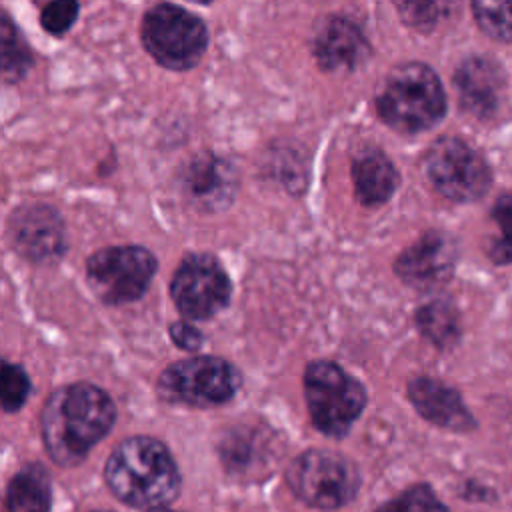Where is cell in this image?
<instances>
[{
  "instance_id": "5b68a950",
  "label": "cell",
  "mask_w": 512,
  "mask_h": 512,
  "mask_svg": "<svg viewBox=\"0 0 512 512\" xmlns=\"http://www.w3.org/2000/svg\"><path fill=\"white\" fill-rule=\"evenodd\" d=\"M140 38L146 52L170 70L196 66L208 46L206 24L176 4L152 6L142 18Z\"/></svg>"
},
{
  "instance_id": "52a82bcc",
  "label": "cell",
  "mask_w": 512,
  "mask_h": 512,
  "mask_svg": "<svg viewBox=\"0 0 512 512\" xmlns=\"http://www.w3.org/2000/svg\"><path fill=\"white\" fill-rule=\"evenodd\" d=\"M242 386V374L234 364L218 356H190L170 364L158 378L164 400L194 408L228 402Z\"/></svg>"
},
{
  "instance_id": "603a6c76",
  "label": "cell",
  "mask_w": 512,
  "mask_h": 512,
  "mask_svg": "<svg viewBox=\"0 0 512 512\" xmlns=\"http://www.w3.org/2000/svg\"><path fill=\"white\" fill-rule=\"evenodd\" d=\"M376 512H448L446 506L436 498L432 488L418 484L392 498Z\"/></svg>"
},
{
  "instance_id": "5bb4252c",
  "label": "cell",
  "mask_w": 512,
  "mask_h": 512,
  "mask_svg": "<svg viewBox=\"0 0 512 512\" xmlns=\"http://www.w3.org/2000/svg\"><path fill=\"white\" fill-rule=\"evenodd\" d=\"M460 106L476 116L490 118L498 112L506 88V74L500 64L486 56L466 58L454 72Z\"/></svg>"
},
{
  "instance_id": "7c38bea8",
  "label": "cell",
  "mask_w": 512,
  "mask_h": 512,
  "mask_svg": "<svg viewBox=\"0 0 512 512\" xmlns=\"http://www.w3.org/2000/svg\"><path fill=\"white\" fill-rule=\"evenodd\" d=\"M458 260L456 240L442 230H428L398 254L394 270L408 286L426 290L450 280Z\"/></svg>"
},
{
  "instance_id": "484cf974",
  "label": "cell",
  "mask_w": 512,
  "mask_h": 512,
  "mask_svg": "<svg viewBox=\"0 0 512 512\" xmlns=\"http://www.w3.org/2000/svg\"><path fill=\"white\" fill-rule=\"evenodd\" d=\"M442 4H398V12L404 22L418 30H430L440 18Z\"/></svg>"
},
{
  "instance_id": "ffe728a7",
  "label": "cell",
  "mask_w": 512,
  "mask_h": 512,
  "mask_svg": "<svg viewBox=\"0 0 512 512\" xmlns=\"http://www.w3.org/2000/svg\"><path fill=\"white\" fill-rule=\"evenodd\" d=\"M0 44H2V78L18 82L32 66V54L16 24L6 12L0 16Z\"/></svg>"
},
{
  "instance_id": "d6986e66",
  "label": "cell",
  "mask_w": 512,
  "mask_h": 512,
  "mask_svg": "<svg viewBox=\"0 0 512 512\" xmlns=\"http://www.w3.org/2000/svg\"><path fill=\"white\" fill-rule=\"evenodd\" d=\"M418 330L438 348H450L458 342L460 320L448 300H432L416 310Z\"/></svg>"
},
{
  "instance_id": "6da1fadb",
  "label": "cell",
  "mask_w": 512,
  "mask_h": 512,
  "mask_svg": "<svg viewBox=\"0 0 512 512\" xmlns=\"http://www.w3.org/2000/svg\"><path fill=\"white\" fill-rule=\"evenodd\" d=\"M114 420V402L102 388L88 382L60 386L40 414L44 448L56 464L74 466L108 434Z\"/></svg>"
},
{
  "instance_id": "ba28073f",
  "label": "cell",
  "mask_w": 512,
  "mask_h": 512,
  "mask_svg": "<svg viewBox=\"0 0 512 512\" xmlns=\"http://www.w3.org/2000/svg\"><path fill=\"white\" fill-rule=\"evenodd\" d=\"M424 170L432 186L452 202H474L492 184V172L482 154L456 136L432 142L424 156Z\"/></svg>"
},
{
  "instance_id": "3957f363",
  "label": "cell",
  "mask_w": 512,
  "mask_h": 512,
  "mask_svg": "<svg viewBox=\"0 0 512 512\" xmlns=\"http://www.w3.org/2000/svg\"><path fill=\"white\" fill-rule=\"evenodd\" d=\"M376 110L392 130L418 134L444 118L446 94L428 64L404 62L386 74L376 94Z\"/></svg>"
},
{
  "instance_id": "8992f818",
  "label": "cell",
  "mask_w": 512,
  "mask_h": 512,
  "mask_svg": "<svg viewBox=\"0 0 512 512\" xmlns=\"http://www.w3.org/2000/svg\"><path fill=\"white\" fill-rule=\"evenodd\" d=\"M286 482L306 504L330 510L348 504L356 496L360 472L344 454L314 448L290 462Z\"/></svg>"
},
{
  "instance_id": "9a60e30c",
  "label": "cell",
  "mask_w": 512,
  "mask_h": 512,
  "mask_svg": "<svg viewBox=\"0 0 512 512\" xmlns=\"http://www.w3.org/2000/svg\"><path fill=\"white\" fill-rule=\"evenodd\" d=\"M314 56L328 72H348L370 56V42L362 28L346 16L326 18L314 34Z\"/></svg>"
},
{
  "instance_id": "d4e9b609",
  "label": "cell",
  "mask_w": 512,
  "mask_h": 512,
  "mask_svg": "<svg viewBox=\"0 0 512 512\" xmlns=\"http://www.w3.org/2000/svg\"><path fill=\"white\" fill-rule=\"evenodd\" d=\"M80 12L78 2L72 0H58V2H50L42 8L40 14V24L42 28L52 34V36H62L64 32H68L72 28V24L76 22Z\"/></svg>"
},
{
  "instance_id": "7a4b0ae2",
  "label": "cell",
  "mask_w": 512,
  "mask_h": 512,
  "mask_svg": "<svg viewBox=\"0 0 512 512\" xmlns=\"http://www.w3.org/2000/svg\"><path fill=\"white\" fill-rule=\"evenodd\" d=\"M104 478L116 498L158 510L178 496L180 472L168 448L150 436L122 440L110 454Z\"/></svg>"
},
{
  "instance_id": "4316f807",
  "label": "cell",
  "mask_w": 512,
  "mask_h": 512,
  "mask_svg": "<svg viewBox=\"0 0 512 512\" xmlns=\"http://www.w3.org/2000/svg\"><path fill=\"white\" fill-rule=\"evenodd\" d=\"M168 334H170V340L182 348V350H188V352H194L202 346L204 342V336L202 332L192 326V322H186V320H178V322H172L170 328H168Z\"/></svg>"
},
{
  "instance_id": "83f0119b",
  "label": "cell",
  "mask_w": 512,
  "mask_h": 512,
  "mask_svg": "<svg viewBox=\"0 0 512 512\" xmlns=\"http://www.w3.org/2000/svg\"><path fill=\"white\" fill-rule=\"evenodd\" d=\"M150 512H172V510H166V508H158V510H150Z\"/></svg>"
},
{
  "instance_id": "44dd1931",
  "label": "cell",
  "mask_w": 512,
  "mask_h": 512,
  "mask_svg": "<svg viewBox=\"0 0 512 512\" xmlns=\"http://www.w3.org/2000/svg\"><path fill=\"white\" fill-rule=\"evenodd\" d=\"M472 14L486 36L498 42H512V0L472 2Z\"/></svg>"
},
{
  "instance_id": "f1b7e54d",
  "label": "cell",
  "mask_w": 512,
  "mask_h": 512,
  "mask_svg": "<svg viewBox=\"0 0 512 512\" xmlns=\"http://www.w3.org/2000/svg\"><path fill=\"white\" fill-rule=\"evenodd\" d=\"M96 512H110V510H96Z\"/></svg>"
},
{
  "instance_id": "30bf717a",
  "label": "cell",
  "mask_w": 512,
  "mask_h": 512,
  "mask_svg": "<svg viewBox=\"0 0 512 512\" xmlns=\"http://www.w3.org/2000/svg\"><path fill=\"white\" fill-rule=\"evenodd\" d=\"M170 296L184 318L208 320L228 306L232 282L212 254H188L174 270Z\"/></svg>"
},
{
  "instance_id": "8fae6325",
  "label": "cell",
  "mask_w": 512,
  "mask_h": 512,
  "mask_svg": "<svg viewBox=\"0 0 512 512\" xmlns=\"http://www.w3.org/2000/svg\"><path fill=\"white\" fill-rule=\"evenodd\" d=\"M8 238L12 248L34 264L58 260L66 250L64 222L46 204H22L8 218Z\"/></svg>"
},
{
  "instance_id": "cb8c5ba5",
  "label": "cell",
  "mask_w": 512,
  "mask_h": 512,
  "mask_svg": "<svg viewBox=\"0 0 512 512\" xmlns=\"http://www.w3.org/2000/svg\"><path fill=\"white\" fill-rule=\"evenodd\" d=\"M2 408L6 412H16L22 408L30 394V378L22 366L4 362L2 366Z\"/></svg>"
},
{
  "instance_id": "e0dca14e",
  "label": "cell",
  "mask_w": 512,
  "mask_h": 512,
  "mask_svg": "<svg viewBox=\"0 0 512 512\" xmlns=\"http://www.w3.org/2000/svg\"><path fill=\"white\" fill-rule=\"evenodd\" d=\"M352 182L356 198L372 208L392 198L400 184V174L382 150L368 146L352 160Z\"/></svg>"
},
{
  "instance_id": "4fadbf2b",
  "label": "cell",
  "mask_w": 512,
  "mask_h": 512,
  "mask_svg": "<svg viewBox=\"0 0 512 512\" xmlns=\"http://www.w3.org/2000/svg\"><path fill=\"white\" fill-rule=\"evenodd\" d=\"M180 184L190 204L204 212H216L234 200L238 172L230 160L202 152L188 160L180 174Z\"/></svg>"
},
{
  "instance_id": "277c9868",
  "label": "cell",
  "mask_w": 512,
  "mask_h": 512,
  "mask_svg": "<svg viewBox=\"0 0 512 512\" xmlns=\"http://www.w3.org/2000/svg\"><path fill=\"white\" fill-rule=\"evenodd\" d=\"M302 382L312 424L326 436H344L366 406L364 386L330 360L310 362Z\"/></svg>"
},
{
  "instance_id": "7402d4cb",
  "label": "cell",
  "mask_w": 512,
  "mask_h": 512,
  "mask_svg": "<svg viewBox=\"0 0 512 512\" xmlns=\"http://www.w3.org/2000/svg\"><path fill=\"white\" fill-rule=\"evenodd\" d=\"M498 234L492 238L488 256L496 264H512V192H504L492 206Z\"/></svg>"
},
{
  "instance_id": "2e32d148",
  "label": "cell",
  "mask_w": 512,
  "mask_h": 512,
  "mask_svg": "<svg viewBox=\"0 0 512 512\" xmlns=\"http://www.w3.org/2000/svg\"><path fill=\"white\" fill-rule=\"evenodd\" d=\"M408 398L422 418L440 428L464 432L474 426V418L460 394L440 380L428 376L410 380Z\"/></svg>"
},
{
  "instance_id": "ac0fdd59",
  "label": "cell",
  "mask_w": 512,
  "mask_h": 512,
  "mask_svg": "<svg viewBox=\"0 0 512 512\" xmlns=\"http://www.w3.org/2000/svg\"><path fill=\"white\" fill-rule=\"evenodd\" d=\"M52 484L44 466L26 464L20 468L6 492V510L8 512H50Z\"/></svg>"
},
{
  "instance_id": "9c48e42d",
  "label": "cell",
  "mask_w": 512,
  "mask_h": 512,
  "mask_svg": "<svg viewBox=\"0 0 512 512\" xmlns=\"http://www.w3.org/2000/svg\"><path fill=\"white\" fill-rule=\"evenodd\" d=\"M156 272V258L142 246H106L86 262V280L106 304L138 300Z\"/></svg>"
}]
</instances>
